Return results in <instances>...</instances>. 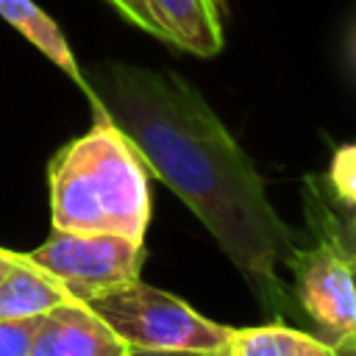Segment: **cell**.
Masks as SVG:
<instances>
[{
  "instance_id": "2e32d148",
  "label": "cell",
  "mask_w": 356,
  "mask_h": 356,
  "mask_svg": "<svg viewBox=\"0 0 356 356\" xmlns=\"http://www.w3.org/2000/svg\"><path fill=\"white\" fill-rule=\"evenodd\" d=\"M348 248H350V259H353V267H356V209H353V217H350V239H348Z\"/></svg>"
},
{
  "instance_id": "9c48e42d",
  "label": "cell",
  "mask_w": 356,
  "mask_h": 356,
  "mask_svg": "<svg viewBox=\"0 0 356 356\" xmlns=\"http://www.w3.org/2000/svg\"><path fill=\"white\" fill-rule=\"evenodd\" d=\"M0 17L17 33H22L44 58H50L61 72H67V78H72L86 97L92 95V86L83 78V72H81V67H78V61L72 56V47L67 42V36L61 33V28L56 25V19L42 6H36L33 0H0Z\"/></svg>"
},
{
  "instance_id": "7a4b0ae2",
  "label": "cell",
  "mask_w": 356,
  "mask_h": 356,
  "mask_svg": "<svg viewBox=\"0 0 356 356\" xmlns=\"http://www.w3.org/2000/svg\"><path fill=\"white\" fill-rule=\"evenodd\" d=\"M47 175L53 228L122 234L145 242L150 222L147 167L106 111H97L92 128L53 156Z\"/></svg>"
},
{
  "instance_id": "52a82bcc",
  "label": "cell",
  "mask_w": 356,
  "mask_h": 356,
  "mask_svg": "<svg viewBox=\"0 0 356 356\" xmlns=\"http://www.w3.org/2000/svg\"><path fill=\"white\" fill-rule=\"evenodd\" d=\"M145 6L161 42L200 58H211L225 47L222 0H145Z\"/></svg>"
},
{
  "instance_id": "ac0fdd59",
  "label": "cell",
  "mask_w": 356,
  "mask_h": 356,
  "mask_svg": "<svg viewBox=\"0 0 356 356\" xmlns=\"http://www.w3.org/2000/svg\"><path fill=\"white\" fill-rule=\"evenodd\" d=\"M337 356H356V345H350V348H339Z\"/></svg>"
},
{
  "instance_id": "277c9868",
  "label": "cell",
  "mask_w": 356,
  "mask_h": 356,
  "mask_svg": "<svg viewBox=\"0 0 356 356\" xmlns=\"http://www.w3.org/2000/svg\"><path fill=\"white\" fill-rule=\"evenodd\" d=\"M120 339L134 348L217 350L231 342L234 328L206 320L181 298L134 281L89 303Z\"/></svg>"
},
{
  "instance_id": "3957f363",
  "label": "cell",
  "mask_w": 356,
  "mask_h": 356,
  "mask_svg": "<svg viewBox=\"0 0 356 356\" xmlns=\"http://www.w3.org/2000/svg\"><path fill=\"white\" fill-rule=\"evenodd\" d=\"M306 214L317 239L312 248H295L286 261L295 295L323 339L337 350L350 348L356 345V267L348 236L337 214L314 192L306 197Z\"/></svg>"
},
{
  "instance_id": "e0dca14e",
  "label": "cell",
  "mask_w": 356,
  "mask_h": 356,
  "mask_svg": "<svg viewBox=\"0 0 356 356\" xmlns=\"http://www.w3.org/2000/svg\"><path fill=\"white\" fill-rule=\"evenodd\" d=\"M200 356H231V348L225 345V348H217V350H203Z\"/></svg>"
},
{
  "instance_id": "7c38bea8",
  "label": "cell",
  "mask_w": 356,
  "mask_h": 356,
  "mask_svg": "<svg viewBox=\"0 0 356 356\" xmlns=\"http://www.w3.org/2000/svg\"><path fill=\"white\" fill-rule=\"evenodd\" d=\"M39 317L0 320V356H28Z\"/></svg>"
},
{
  "instance_id": "6da1fadb",
  "label": "cell",
  "mask_w": 356,
  "mask_h": 356,
  "mask_svg": "<svg viewBox=\"0 0 356 356\" xmlns=\"http://www.w3.org/2000/svg\"><path fill=\"white\" fill-rule=\"evenodd\" d=\"M89 86L92 111H106L145 167L195 211L253 295L270 309H284L278 267L298 248L295 234L206 97L178 72L122 61L95 67Z\"/></svg>"
},
{
  "instance_id": "ba28073f",
  "label": "cell",
  "mask_w": 356,
  "mask_h": 356,
  "mask_svg": "<svg viewBox=\"0 0 356 356\" xmlns=\"http://www.w3.org/2000/svg\"><path fill=\"white\" fill-rule=\"evenodd\" d=\"M70 300L75 298L64 289V284L42 270L28 253H22L19 261L0 281V320L42 317Z\"/></svg>"
},
{
  "instance_id": "8fae6325",
  "label": "cell",
  "mask_w": 356,
  "mask_h": 356,
  "mask_svg": "<svg viewBox=\"0 0 356 356\" xmlns=\"http://www.w3.org/2000/svg\"><path fill=\"white\" fill-rule=\"evenodd\" d=\"M325 184L342 206L356 209V142H345L334 150Z\"/></svg>"
},
{
  "instance_id": "5b68a950",
  "label": "cell",
  "mask_w": 356,
  "mask_h": 356,
  "mask_svg": "<svg viewBox=\"0 0 356 356\" xmlns=\"http://www.w3.org/2000/svg\"><path fill=\"white\" fill-rule=\"evenodd\" d=\"M28 256L58 278L78 303H92L139 281L145 250L139 239L122 234H81L53 228L50 236Z\"/></svg>"
},
{
  "instance_id": "4fadbf2b",
  "label": "cell",
  "mask_w": 356,
  "mask_h": 356,
  "mask_svg": "<svg viewBox=\"0 0 356 356\" xmlns=\"http://www.w3.org/2000/svg\"><path fill=\"white\" fill-rule=\"evenodd\" d=\"M106 3H108L122 19H128L134 28H139V31H145V33H150V36L159 39V28H156V22H153V17H150L145 0H106Z\"/></svg>"
},
{
  "instance_id": "5bb4252c",
  "label": "cell",
  "mask_w": 356,
  "mask_h": 356,
  "mask_svg": "<svg viewBox=\"0 0 356 356\" xmlns=\"http://www.w3.org/2000/svg\"><path fill=\"white\" fill-rule=\"evenodd\" d=\"M203 350H167V348H134L128 345V350L122 356H200Z\"/></svg>"
},
{
  "instance_id": "8992f818",
  "label": "cell",
  "mask_w": 356,
  "mask_h": 356,
  "mask_svg": "<svg viewBox=\"0 0 356 356\" xmlns=\"http://www.w3.org/2000/svg\"><path fill=\"white\" fill-rule=\"evenodd\" d=\"M128 342L89 306L70 300L39 317L28 356H122Z\"/></svg>"
},
{
  "instance_id": "9a60e30c",
  "label": "cell",
  "mask_w": 356,
  "mask_h": 356,
  "mask_svg": "<svg viewBox=\"0 0 356 356\" xmlns=\"http://www.w3.org/2000/svg\"><path fill=\"white\" fill-rule=\"evenodd\" d=\"M19 256L22 253H17V250H6V248H0V281L8 275V270L19 261Z\"/></svg>"
},
{
  "instance_id": "30bf717a",
  "label": "cell",
  "mask_w": 356,
  "mask_h": 356,
  "mask_svg": "<svg viewBox=\"0 0 356 356\" xmlns=\"http://www.w3.org/2000/svg\"><path fill=\"white\" fill-rule=\"evenodd\" d=\"M228 348L231 356H337L328 339L284 323L234 328Z\"/></svg>"
}]
</instances>
